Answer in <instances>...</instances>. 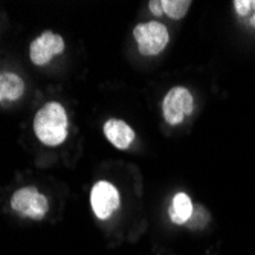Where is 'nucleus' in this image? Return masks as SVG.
<instances>
[{
  "mask_svg": "<svg viewBox=\"0 0 255 255\" xmlns=\"http://www.w3.org/2000/svg\"><path fill=\"white\" fill-rule=\"evenodd\" d=\"M162 3V9H164V14L168 15L173 20H180L187 15L191 2L190 0H160Z\"/></svg>",
  "mask_w": 255,
  "mask_h": 255,
  "instance_id": "9d476101",
  "label": "nucleus"
},
{
  "mask_svg": "<svg viewBox=\"0 0 255 255\" xmlns=\"http://www.w3.org/2000/svg\"><path fill=\"white\" fill-rule=\"evenodd\" d=\"M194 211L191 197L187 193H176L168 208V217L174 225H187Z\"/></svg>",
  "mask_w": 255,
  "mask_h": 255,
  "instance_id": "6e6552de",
  "label": "nucleus"
},
{
  "mask_svg": "<svg viewBox=\"0 0 255 255\" xmlns=\"http://www.w3.org/2000/svg\"><path fill=\"white\" fill-rule=\"evenodd\" d=\"M234 8L239 17L248 20L249 26L255 29V0H234Z\"/></svg>",
  "mask_w": 255,
  "mask_h": 255,
  "instance_id": "9b49d317",
  "label": "nucleus"
},
{
  "mask_svg": "<svg viewBox=\"0 0 255 255\" xmlns=\"http://www.w3.org/2000/svg\"><path fill=\"white\" fill-rule=\"evenodd\" d=\"M104 136L107 141L118 150H127L133 144L136 133L126 121L118 118H110L104 123Z\"/></svg>",
  "mask_w": 255,
  "mask_h": 255,
  "instance_id": "0eeeda50",
  "label": "nucleus"
},
{
  "mask_svg": "<svg viewBox=\"0 0 255 255\" xmlns=\"http://www.w3.org/2000/svg\"><path fill=\"white\" fill-rule=\"evenodd\" d=\"M11 208L23 217L41 220L49 211V202L35 187H23L11 196Z\"/></svg>",
  "mask_w": 255,
  "mask_h": 255,
  "instance_id": "20e7f679",
  "label": "nucleus"
},
{
  "mask_svg": "<svg viewBox=\"0 0 255 255\" xmlns=\"http://www.w3.org/2000/svg\"><path fill=\"white\" fill-rule=\"evenodd\" d=\"M25 94V81L17 74H0V104L3 101H17Z\"/></svg>",
  "mask_w": 255,
  "mask_h": 255,
  "instance_id": "1a4fd4ad",
  "label": "nucleus"
},
{
  "mask_svg": "<svg viewBox=\"0 0 255 255\" xmlns=\"http://www.w3.org/2000/svg\"><path fill=\"white\" fill-rule=\"evenodd\" d=\"M206 222H208V211H205L200 205H194L193 216L188 220L187 226H190L191 229H199V228H203Z\"/></svg>",
  "mask_w": 255,
  "mask_h": 255,
  "instance_id": "f8f14e48",
  "label": "nucleus"
},
{
  "mask_svg": "<svg viewBox=\"0 0 255 255\" xmlns=\"http://www.w3.org/2000/svg\"><path fill=\"white\" fill-rule=\"evenodd\" d=\"M133 37L139 54L145 57L159 55L170 43L168 28L159 20L139 23L133 29Z\"/></svg>",
  "mask_w": 255,
  "mask_h": 255,
  "instance_id": "f03ea898",
  "label": "nucleus"
},
{
  "mask_svg": "<svg viewBox=\"0 0 255 255\" xmlns=\"http://www.w3.org/2000/svg\"><path fill=\"white\" fill-rule=\"evenodd\" d=\"M148 9L151 11V14L154 17H160V15H164V9H162V3H160V0L159 2H156V0H151V2H148Z\"/></svg>",
  "mask_w": 255,
  "mask_h": 255,
  "instance_id": "ddd939ff",
  "label": "nucleus"
},
{
  "mask_svg": "<svg viewBox=\"0 0 255 255\" xmlns=\"http://www.w3.org/2000/svg\"><path fill=\"white\" fill-rule=\"evenodd\" d=\"M63 37L52 31H44L40 37L32 40L29 46V58L35 66H46L54 57L63 54Z\"/></svg>",
  "mask_w": 255,
  "mask_h": 255,
  "instance_id": "423d86ee",
  "label": "nucleus"
},
{
  "mask_svg": "<svg viewBox=\"0 0 255 255\" xmlns=\"http://www.w3.org/2000/svg\"><path fill=\"white\" fill-rule=\"evenodd\" d=\"M67 113L60 103H46L34 118V133L48 147H58L67 137Z\"/></svg>",
  "mask_w": 255,
  "mask_h": 255,
  "instance_id": "f257e3e1",
  "label": "nucleus"
},
{
  "mask_svg": "<svg viewBox=\"0 0 255 255\" xmlns=\"http://www.w3.org/2000/svg\"><path fill=\"white\" fill-rule=\"evenodd\" d=\"M90 205L100 220H107L120 210L121 194L112 182L98 180L90 191Z\"/></svg>",
  "mask_w": 255,
  "mask_h": 255,
  "instance_id": "39448f33",
  "label": "nucleus"
},
{
  "mask_svg": "<svg viewBox=\"0 0 255 255\" xmlns=\"http://www.w3.org/2000/svg\"><path fill=\"white\" fill-rule=\"evenodd\" d=\"M194 112V97L187 87H171L162 100V115L168 126H179Z\"/></svg>",
  "mask_w": 255,
  "mask_h": 255,
  "instance_id": "7ed1b4c3",
  "label": "nucleus"
}]
</instances>
